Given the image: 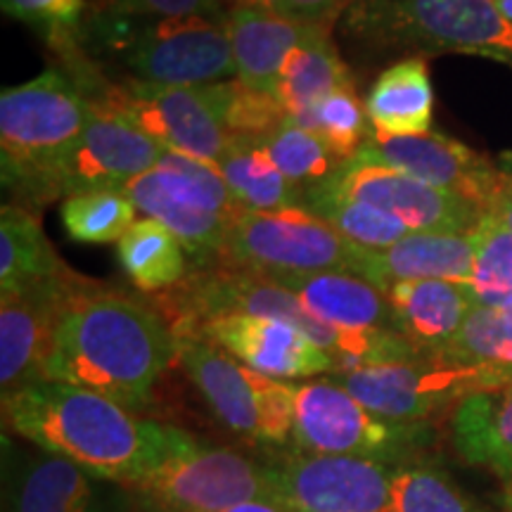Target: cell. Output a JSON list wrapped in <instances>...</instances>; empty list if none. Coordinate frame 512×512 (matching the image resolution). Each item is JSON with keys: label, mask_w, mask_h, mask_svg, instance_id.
<instances>
[{"label": "cell", "mask_w": 512, "mask_h": 512, "mask_svg": "<svg viewBox=\"0 0 512 512\" xmlns=\"http://www.w3.org/2000/svg\"><path fill=\"white\" fill-rule=\"evenodd\" d=\"M176 358V335L162 313L81 280L55 328L46 380L91 389L128 411H143Z\"/></svg>", "instance_id": "obj_1"}, {"label": "cell", "mask_w": 512, "mask_h": 512, "mask_svg": "<svg viewBox=\"0 0 512 512\" xmlns=\"http://www.w3.org/2000/svg\"><path fill=\"white\" fill-rule=\"evenodd\" d=\"M12 432L79 465L102 482L133 489L174 451L183 430L138 418L121 403L64 382H36L3 399Z\"/></svg>", "instance_id": "obj_2"}, {"label": "cell", "mask_w": 512, "mask_h": 512, "mask_svg": "<svg viewBox=\"0 0 512 512\" xmlns=\"http://www.w3.org/2000/svg\"><path fill=\"white\" fill-rule=\"evenodd\" d=\"M166 320L174 332H190L221 316H266L297 325L337 363V373L377 363L415 361L422 354L394 330L356 332L332 328L318 320L297 294L268 275L223 264L192 268L164 302Z\"/></svg>", "instance_id": "obj_3"}, {"label": "cell", "mask_w": 512, "mask_h": 512, "mask_svg": "<svg viewBox=\"0 0 512 512\" xmlns=\"http://www.w3.org/2000/svg\"><path fill=\"white\" fill-rule=\"evenodd\" d=\"M91 119L86 93L62 72L48 69L0 93L3 185L19 200L46 204L57 197L64 157Z\"/></svg>", "instance_id": "obj_4"}, {"label": "cell", "mask_w": 512, "mask_h": 512, "mask_svg": "<svg viewBox=\"0 0 512 512\" xmlns=\"http://www.w3.org/2000/svg\"><path fill=\"white\" fill-rule=\"evenodd\" d=\"M342 31L370 50L477 55L512 67V24L494 0H354Z\"/></svg>", "instance_id": "obj_5"}, {"label": "cell", "mask_w": 512, "mask_h": 512, "mask_svg": "<svg viewBox=\"0 0 512 512\" xmlns=\"http://www.w3.org/2000/svg\"><path fill=\"white\" fill-rule=\"evenodd\" d=\"M124 192L145 219L181 240L195 261L192 268L216 264L230 230L247 214L216 164L176 150H164L155 169L133 178Z\"/></svg>", "instance_id": "obj_6"}, {"label": "cell", "mask_w": 512, "mask_h": 512, "mask_svg": "<svg viewBox=\"0 0 512 512\" xmlns=\"http://www.w3.org/2000/svg\"><path fill=\"white\" fill-rule=\"evenodd\" d=\"M145 512H219L268 498L264 465L238 451L207 446L188 432L143 482L133 486Z\"/></svg>", "instance_id": "obj_7"}, {"label": "cell", "mask_w": 512, "mask_h": 512, "mask_svg": "<svg viewBox=\"0 0 512 512\" xmlns=\"http://www.w3.org/2000/svg\"><path fill=\"white\" fill-rule=\"evenodd\" d=\"M328 377L347 389L377 418L403 422V425L427 420L453 403L458 406L465 396L501 387L512 380L510 375L498 370L460 366L437 356L377 363V366L344 370Z\"/></svg>", "instance_id": "obj_8"}, {"label": "cell", "mask_w": 512, "mask_h": 512, "mask_svg": "<svg viewBox=\"0 0 512 512\" xmlns=\"http://www.w3.org/2000/svg\"><path fill=\"white\" fill-rule=\"evenodd\" d=\"M356 245L309 209L247 211L230 230L216 264L261 275L349 271Z\"/></svg>", "instance_id": "obj_9"}, {"label": "cell", "mask_w": 512, "mask_h": 512, "mask_svg": "<svg viewBox=\"0 0 512 512\" xmlns=\"http://www.w3.org/2000/svg\"><path fill=\"white\" fill-rule=\"evenodd\" d=\"M93 105L131 119L166 150L219 164L230 145L214 83L209 86H152L131 81V86H102L86 93Z\"/></svg>", "instance_id": "obj_10"}, {"label": "cell", "mask_w": 512, "mask_h": 512, "mask_svg": "<svg viewBox=\"0 0 512 512\" xmlns=\"http://www.w3.org/2000/svg\"><path fill=\"white\" fill-rule=\"evenodd\" d=\"M297 451L358 456L389 463L422 434L420 422L403 425L370 413L330 377L292 384Z\"/></svg>", "instance_id": "obj_11"}, {"label": "cell", "mask_w": 512, "mask_h": 512, "mask_svg": "<svg viewBox=\"0 0 512 512\" xmlns=\"http://www.w3.org/2000/svg\"><path fill=\"white\" fill-rule=\"evenodd\" d=\"M392 472L384 460L309 451L264 465L271 501L287 512H389Z\"/></svg>", "instance_id": "obj_12"}, {"label": "cell", "mask_w": 512, "mask_h": 512, "mask_svg": "<svg viewBox=\"0 0 512 512\" xmlns=\"http://www.w3.org/2000/svg\"><path fill=\"white\" fill-rule=\"evenodd\" d=\"M126 67L152 86H209L238 74L226 19L159 17L126 46Z\"/></svg>", "instance_id": "obj_13"}, {"label": "cell", "mask_w": 512, "mask_h": 512, "mask_svg": "<svg viewBox=\"0 0 512 512\" xmlns=\"http://www.w3.org/2000/svg\"><path fill=\"white\" fill-rule=\"evenodd\" d=\"M354 159L389 166L434 188L460 195L482 214L510 183V176L501 166L437 131L422 136H380L370 128L366 143Z\"/></svg>", "instance_id": "obj_14"}, {"label": "cell", "mask_w": 512, "mask_h": 512, "mask_svg": "<svg viewBox=\"0 0 512 512\" xmlns=\"http://www.w3.org/2000/svg\"><path fill=\"white\" fill-rule=\"evenodd\" d=\"M323 188L380 209L415 233H472L484 216L460 195L361 159L344 164Z\"/></svg>", "instance_id": "obj_15"}, {"label": "cell", "mask_w": 512, "mask_h": 512, "mask_svg": "<svg viewBox=\"0 0 512 512\" xmlns=\"http://www.w3.org/2000/svg\"><path fill=\"white\" fill-rule=\"evenodd\" d=\"M164 150L131 119L91 102V119L62 162L57 197L88 190H124L133 178L155 169Z\"/></svg>", "instance_id": "obj_16"}, {"label": "cell", "mask_w": 512, "mask_h": 512, "mask_svg": "<svg viewBox=\"0 0 512 512\" xmlns=\"http://www.w3.org/2000/svg\"><path fill=\"white\" fill-rule=\"evenodd\" d=\"M83 278L67 271L62 278L0 294V389L12 396L29 384L46 382L55 328L64 306Z\"/></svg>", "instance_id": "obj_17"}, {"label": "cell", "mask_w": 512, "mask_h": 512, "mask_svg": "<svg viewBox=\"0 0 512 512\" xmlns=\"http://www.w3.org/2000/svg\"><path fill=\"white\" fill-rule=\"evenodd\" d=\"M273 380L335 375L337 363L313 339L280 318L221 316L190 330ZM181 335V332H176Z\"/></svg>", "instance_id": "obj_18"}, {"label": "cell", "mask_w": 512, "mask_h": 512, "mask_svg": "<svg viewBox=\"0 0 512 512\" xmlns=\"http://www.w3.org/2000/svg\"><path fill=\"white\" fill-rule=\"evenodd\" d=\"M107 484L38 448L12 467L5 512H126V496Z\"/></svg>", "instance_id": "obj_19"}, {"label": "cell", "mask_w": 512, "mask_h": 512, "mask_svg": "<svg viewBox=\"0 0 512 512\" xmlns=\"http://www.w3.org/2000/svg\"><path fill=\"white\" fill-rule=\"evenodd\" d=\"M176 342L178 361L211 413L238 437L261 444L259 373L192 332L176 335Z\"/></svg>", "instance_id": "obj_20"}, {"label": "cell", "mask_w": 512, "mask_h": 512, "mask_svg": "<svg viewBox=\"0 0 512 512\" xmlns=\"http://www.w3.org/2000/svg\"><path fill=\"white\" fill-rule=\"evenodd\" d=\"M475 266L472 233H411L389 247H358L351 273L387 292L411 280H458L467 283Z\"/></svg>", "instance_id": "obj_21"}, {"label": "cell", "mask_w": 512, "mask_h": 512, "mask_svg": "<svg viewBox=\"0 0 512 512\" xmlns=\"http://www.w3.org/2000/svg\"><path fill=\"white\" fill-rule=\"evenodd\" d=\"M394 313V330L422 356H439L456 339L475 297L458 280H411L387 290Z\"/></svg>", "instance_id": "obj_22"}, {"label": "cell", "mask_w": 512, "mask_h": 512, "mask_svg": "<svg viewBox=\"0 0 512 512\" xmlns=\"http://www.w3.org/2000/svg\"><path fill=\"white\" fill-rule=\"evenodd\" d=\"M309 29V24L292 22L271 8L238 5L230 10L226 31L230 48H233L238 81L252 91L278 98L280 76H283L287 57L304 41Z\"/></svg>", "instance_id": "obj_23"}, {"label": "cell", "mask_w": 512, "mask_h": 512, "mask_svg": "<svg viewBox=\"0 0 512 512\" xmlns=\"http://www.w3.org/2000/svg\"><path fill=\"white\" fill-rule=\"evenodd\" d=\"M297 294L313 316L332 328L373 332L394 330V313L387 292L349 271L309 275H268ZM396 332V330H394Z\"/></svg>", "instance_id": "obj_24"}, {"label": "cell", "mask_w": 512, "mask_h": 512, "mask_svg": "<svg viewBox=\"0 0 512 512\" xmlns=\"http://www.w3.org/2000/svg\"><path fill=\"white\" fill-rule=\"evenodd\" d=\"M451 427L453 444L467 463L512 477V380L465 396Z\"/></svg>", "instance_id": "obj_25"}, {"label": "cell", "mask_w": 512, "mask_h": 512, "mask_svg": "<svg viewBox=\"0 0 512 512\" xmlns=\"http://www.w3.org/2000/svg\"><path fill=\"white\" fill-rule=\"evenodd\" d=\"M366 114L380 136H422L432 131L434 91L427 62L406 57L384 69L366 98Z\"/></svg>", "instance_id": "obj_26"}, {"label": "cell", "mask_w": 512, "mask_h": 512, "mask_svg": "<svg viewBox=\"0 0 512 512\" xmlns=\"http://www.w3.org/2000/svg\"><path fill=\"white\" fill-rule=\"evenodd\" d=\"M67 271L41 221L27 207L5 204L0 209V290L22 292L62 278Z\"/></svg>", "instance_id": "obj_27"}, {"label": "cell", "mask_w": 512, "mask_h": 512, "mask_svg": "<svg viewBox=\"0 0 512 512\" xmlns=\"http://www.w3.org/2000/svg\"><path fill=\"white\" fill-rule=\"evenodd\" d=\"M344 86H354V81L332 43L330 29L311 27L283 67L278 86L280 105L285 107L287 117L297 119L325 95Z\"/></svg>", "instance_id": "obj_28"}, {"label": "cell", "mask_w": 512, "mask_h": 512, "mask_svg": "<svg viewBox=\"0 0 512 512\" xmlns=\"http://www.w3.org/2000/svg\"><path fill=\"white\" fill-rule=\"evenodd\" d=\"M216 169L247 211H283L304 207V192L283 176L259 140L233 138Z\"/></svg>", "instance_id": "obj_29"}, {"label": "cell", "mask_w": 512, "mask_h": 512, "mask_svg": "<svg viewBox=\"0 0 512 512\" xmlns=\"http://www.w3.org/2000/svg\"><path fill=\"white\" fill-rule=\"evenodd\" d=\"M181 240L162 223L136 221L119 240V261L133 285L143 292H166L188 275Z\"/></svg>", "instance_id": "obj_30"}, {"label": "cell", "mask_w": 512, "mask_h": 512, "mask_svg": "<svg viewBox=\"0 0 512 512\" xmlns=\"http://www.w3.org/2000/svg\"><path fill=\"white\" fill-rule=\"evenodd\" d=\"M259 145L273 159V164L283 171L287 181L297 185L304 195L332 181L347 164L316 133L299 126L292 117H287L266 138H261Z\"/></svg>", "instance_id": "obj_31"}, {"label": "cell", "mask_w": 512, "mask_h": 512, "mask_svg": "<svg viewBox=\"0 0 512 512\" xmlns=\"http://www.w3.org/2000/svg\"><path fill=\"white\" fill-rule=\"evenodd\" d=\"M304 209L328 221L339 235H344V238L358 247H389L415 233V230L408 228L399 219H394V216L384 214V211L375 207H368V204L339 197L328 188H323V185L306 192Z\"/></svg>", "instance_id": "obj_32"}, {"label": "cell", "mask_w": 512, "mask_h": 512, "mask_svg": "<svg viewBox=\"0 0 512 512\" xmlns=\"http://www.w3.org/2000/svg\"><path fill=\"white\" fill-rule=\"evenodd\" d=\"M437 358L512 377V304L496 309L475 306L456 339Z\"/></svg>", "instance_id": "obj_33"}, {"label": "cell", "mask_w": 512, "mask_h": 512, "mask_svg": "<svg viewBox=\"0 0 512 512\" xmlns=\"http://www.w3.org/2000/svg\"><path fill=\"white\" fill-rule=\"evenodd\" d=\"M62 223L83 245L119 242L136 223V204L124 190H88L64 197Z\"/></svg>", "instance_id": "obj_34"}, {"label": "cell", "mask_w": 512, "mask_h": 512, "mask_svg": "<svg viewBox=\"0 0 512 512\" xmlns=\"http://www.w3.org/2000/svg\"><path fill=\"white\" fill-rule=\"evenodd\" d=\"M475 240V266L467 280L477 306L512 304V233L501 223L482 216L472 230Z\"/></svg>", "instance_id": "obj_35"}, {"label": "cell", "mask_w": 512, "mask_h": 512, "mask_svg": "<svg viewBox=\"0 0 512 512\" xmlns=\"http://www.w3.org/2000/svg\"><path fill=\"white\" fill-rule=\"evenodd\" d=\"M366 119V107L358 102L354 86H344L325 95L294 121L316 133L342 162H351L370 133Z\"/></svg>", "instance_id": "obj_36"}, {"label": "cell", "mask_w": 512, "mask_h": 512, "mask_svg": "<svg viewBox=\"0 0 512 512\" xmlns=\"http://www.w3.org/2000/svg\"><path fill=\"white\" fill-rule=\"evenodd\" d=\"M389 512H479V508L437 467L399 465L392 472Z\"/></svg>", "instance_id": "obj_37"}, {"label": "cell", "mask_w": 512, "mask_h": 512, "mask_svg": "<svg viewBox=\"0 0 512 512\" xmlns=\"http://www.w3.org/2000/svg\"><path fill=\"white\" fill-rule=\"evenodd\" d=\"M214 91L230 138L261 140L287 119L278 98L252 91L242 81H219L214 83Z\"/></svg>", "instance_id": "obj_38"}, {"label": "cell", "mask_w": 512, "mask_h": 512, "mask_svg": "<svg viewBox=\"0 0 512 512\" xmlns=\"http://www.w3.org/2000/svg\"><path fill=\"white\" fill-rule=\"evenodd\" d=\"M5 15L67 36L83 15V0H0Z\"/></svg>", "instance_id": "obj_39"}, {"label": "cell", "mask_w": 512, "mask_h": 512, "mask_svg": "<svg viewBox=\"0 0 512 512\" xmlns=\"http://www.w3.org/2000/svg\"><path fill=\"white\" fill-rule=\"evenodd\" d=\"M354 0H273V12L309 27H332Z\"/></svg>", "instance_id": "obj_40"}, {"label": "cell", "mask_w": 512, "mask_h": 512, "mask_svg": "<svg viewBox=\"0 0 512 512\" xmlns=\"http://www.w3.org/2000/svg\"><path fill=\"white\" fill-rule=\"evenodd\" d=\"M121 8L128 12H143V15H157V17H221V3L219 0H117Z\"/></svg>", "instance_id": "obj_41"}, {"label": "cell", "mask_w": 512, "mask_h": 512, "mask_svg": "<svg viewBox=\"0 0 512 512\" xmlns=\"http://www.w3.org/2000/svg\"><path fill=\"white\" fill-rule=\"evenodd\" d=\"M484 216H491V219L498 221L512 233V178L510 183L494 197V202L489 204V209H486Z\"/></svg>", "instance_id": "obj_42"}, {"label": "cell", "mask_w": 512, "mask_h": 512, "mask_svg": "<svg viewBox=\"0 0 512 512\" xmlns=\"http://www.w3.org/2000/svg\"><path fill=\"white\" fill-rule=\"evenodd\" d=\"M219 512H287V510L275 501H268V498H256V501H245V503H238V505H230V508L219 510Z\"/></svg>", "instance_id": "obj_43"}, {"label": "cell", "mask_w": 512, "mask_h": 512, "mask_svg": "<svg viewBox=\"0 0 512 512\" xmlns=\"http://www.w3.org/2000/svg\"><path fill=\"white\" fill-rule=\"evenodd\" d=\"M230 3H235V8L238 5H247V8H273V0H230Z\"/></svg>", "instance_id": "obj_44"}, {"label": "cell", "mask_w": 512, "mask_h": 512, "mask_svg": "<svg viewBox=\"0 0 512 512\" xmlns=\"http://www.w3.org/2000/svg\"><path fill=\"white\" fill-rule=\"evenodd\" d=\"M494 5L498 8V12H501V15L512 24V0H494Z\"/></svg>", "instance_id": "obj_45"}, {"label": "cell", "mask_w": 512, "mask_h": 512, "mask_svg": "<svg viewBox=\"0 0 512 512\" xmlns=\"http://www.w3.org/2000/svg\"><path fill=\"white\" fill-rule=\"evenodd\" d=\"M498 166H501V169L505 171V174H508L510 178H512V152H503L501 157H498V162H496Z\"/></svg>", "instance_id": "obj_46"}, {"label": "cell", "mask_w": 512, "mask_h": 512, "mask_svg": "<svg viewBox=\"0 0 512 512\" xmlns=\"http://www.w3.org/2000/svg\"><path fill=\"white\" fill-rule=\"evenodd\" d=\"M503 508H505V512H512V489H508L503 494Z\"/></svg>", "instance_id": "obj_47"}]
</instances>
